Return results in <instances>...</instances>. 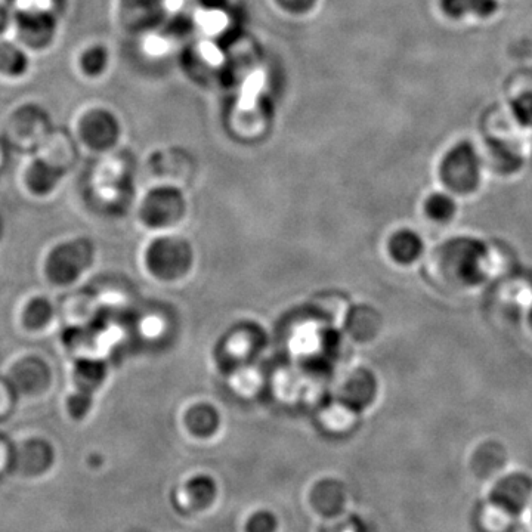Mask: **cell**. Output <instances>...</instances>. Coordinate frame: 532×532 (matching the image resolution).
<instances>
[{
    "mask_svg": "<svg viewBox=\"0 0 532 532\" xmlns=\"http://www.w3.org/2000/svg\"><path fill=\"white\" fill-rule=\"evenodd\" d=\"M97 259L94 241L88 237H68L46 247L39 262L40 277L58 292L77 289L91 274Z\"/></svg>",
    "mask_w": 532,
    "mask_h": 532,
    "instance_id": "obj_1",
    "label": "cell"
},
{
    "mask_svg": "<svg viewBox=\"0 0 532 532\" xmlns=\"http://www.w3.org/2000/svg\"><path fill=\"white\" fill-rule=\"evenodd\" d=\"M2 374L18 399L33 402L48 398L54 391L57 379L51 361L37 352L14 355Z\"/></svg>",
    "mask_w": 532,
    "mask_h": 532,
    "instance_id": "obj_2",
    "label": "cell"
},
{
    "mask_svg": "<svg viewBox=\"0 0 532 532\" xmlns=\"http://www.w3.org/2000/svg\"><path fill=\"white\" fill-rule=\"evenodd\" d=\"M193 252L187 241L176 237H159L148 244L144 265L157 280L173 281L190 271Z\"/></svg>",
    "mask_w": 532,
    "mask_h": 532,
    "instance_id": "obj_3",
    "label": "cell"
},
{
    "mask_svg": "<svg viewBox=\"0 0 532 532\" xmlns=\"http://www.w3.org/2000/svg\"><path fill=\"white\" fill-rule=\"evenodd\" d=\"M15 330L30 339H42L60 329L58 302L43 295L30 293L17 303L12 315Z\"/></svg>",
    "mask_w": 532,
    "mask_h": 532,
    "instance_id": "obj_4",
    "label": "cell"
},
{
    "mask_svg": "<svg viewBox=\"0 0 532 532\" xmlns=\"http://www.w3.org/2000/svg\"><path fill=\"white\" fill-rule=\"evenodd\" d=\"M485 261H487V247L475 238H457L445 246V266L457 280L467 286L484 280Z\"/></svg>",
    "mask_w": 532,
    "mask_h": 532,
    "instance_id": "obj_5",
    "label": "cell"
},
{
    "mask_svg": "<svg viewBox=\"0 0 532 532\" xmlns=\"http://www.w3.org/2000/svg\"><path fill=\"white\" fill-rule=\"evenodd\" d=\"M441 176L448 188L457 193L475 190L481 178V159L469 142H460L442 160Z\"/></svg>",
    "mask_w": 532,
    "mask_h": 532,
    "instance_id": "obj_6",
    "label": "cell"
},
{
    "mask_svg": "<svg viewBox=\"0 0 532 532\" xmlns=\"http://www.w3.org/2000/svg\"><path fill=\"white\" fill-rule=\"evenodd\" d=\"M185 200L181 191L172 187H159L148 191L139 204L138 215L142 224L151 230L172 227L182 218Z\"/></svg>",
    "mask_w": 532,
    "mask_h": 532,
    "instance_id": "obj_7",
    "label": "cell"
},
{
    "mask_svg": "<svg viewBox=\"0 0 532 532\" xmlns=\"http://www.w3.org/2000/svg\"><path fill=\"white\" fill-rule=\"evenodd\" d=\"M64 330L86 329L101 320L102 308L91 289H73L58 300Z\"/></svg>",
    "mask_w": 532,
    "mask_h": 532,
    "instance_id": "obj_8",
    "label": "cell"
},
{
    "mask_svg": "<svg viewBox=\"0 0 532 532\" xmlns=\"http://www.w3.org/2000/svg\"><path fill=\"white\" fill-rule=\"evenodd\" d=\"M119 138V122L107 111H91L80 120L79 141L92 153H107Z\"/></svg>",
    "mask_w": 532,
    "mask_h": 532,
    "instance_id": "obj_9",
    "label": "cell"
},
{
    "mask_svg": "<svg viewBox=\"0 0 532 532\" xmlns=\"http://www.w3.org/2000/svg\"><path fill=\"white\" fill-rule=\"evenodd\" d=\"M51 132L45 116L26 110L12 117L6 129V136L9 144L14 145L17 150L37 151Z\"/></svg>",
    "mask_w": 532,
    "mask_h": 532,
    "instance_id": "obj_10",
    "label": "cell"
},
{
    "mask_svg": "<svg viewBox=\"0 0 532 532\" xmlns=\"http://www.w3.org/2000/svg\"><path fill=\"white\" fill-rule=\"evenodd\" d=\"M64 176L66 175L46 166L39 159H34L21 170V193L36 203H45L57 196Z\"/></svg>",
    "mask_w": 532,
    "mask_h": 532,
    "instance_id": "obj_11",
    "label": "cell"
},
{
    "mask_svg": "<svg viewBox=\"0 0 532 532\" xmlns=\"http://www.w3.org/2000/svg\"><path fill=\"white\" fill-rule=\"evenodd\" d=\"M532 496V479L524 473H513L500 479L491 493V500L506 512L521 513Z\"/></svg>",
    "mask_w": 532,
    "mask_h": 532,
    "instance_id": "obj_12",
    "label": "cell"
},
{
    "mask_svg": "<svg viewBox=\"0 0 532 532\" xmlns=\"http://www.w3.org/2000/svg\"><path fill=\"white\" fill-rule=\"evenodd\" d=\"M36 159L57 172L67 175L68 170L76 165V142L67 133L52 131L36 151Z\"/></svg>",
    "mask_w": 532,
    "mask_h": 532,
    "instance_id": "obj_13",
    "label": "cell"
},
{
    "mask_svg": "<svg viewBox=\"0 0 532 532\" xmlns=\"http://www.w3.org/2000/svg\"><path fill=\"white\" fill-rule=\"evenodd\" d=\"M108 368L104 360H76L70 370L71 389L95 397L107 382Z\"/></svg>",
    "mask_w": 532,
    "mask_h": 532,
    "instance_id": "obj_14",
    "label": "cell"
},
{
    "mask_svg": "<svg viewBox=\"0 0 532 532\" xmlns=\"http://www.w3.org/2000/svg\"><path fill=\"white\" fill-rule=\"evenodd\" d=\"M311 503L317 512L332 516L342 510L346 503L345 487L340 482L326 479L318 482L311 491Z\"/></svg>",
    "mask_w": 532,
    "mask_h": 532,
    "instance_id": "obj_15",
    "label": "cell"
},
{
    "mask_svg": "<svg viewBox=\"0 0 532 532\" xmlns=\"http://www.w3.org/2000/svg\"><path fill=\"white\" fill-rule=\"evenodd\" d=\"M342 401L352 410H361L370 404L376 392V380L366 371L354 374L342 389Z\"/></svg>",
    "mask_w": 532,
    "mask_h": 532,
    "instance_id": "obj_16",
    "label": "cell"
},
{
    "mask_svg": "<svg viewBox=\"0 0 532 532\" xmlns=\"http://www.w3.org/2000/svg\"><path fill=\"white\" fill-rule=\"evenodd\" d=\"M20 29L30 45H45L54 32V21L48 12H26L20 20Z\"/></svg>",
    "mask_w": 532,
    "mask_h": 532,
    "instance_id": "obj_17",
    "label": "cell"
},
{
    "mask_svg": "<svg viewBox=\"0 0 532 532\" xmlns=\"http://www.w3.org/2000/svg\"><path fill=\"white\" fill-rule=\"evenodd\" d=\"M423 252V241L411 230L398 231L389 241V253L399 264H411Z\"/></svg>",
    "mask_w": 532,
    "mask_h": 532,
    "instance_id": "obj_18",
    "label": "cell"
},
{
    "mask_svg": "<svg viewBox=\"0 0 532 532\" xmlns=\"http://www.w3.org/2000/svg\"><path fill=\"white\" fill-rule=\"evenodd\" d=\"M445 14L453 18L476 15V17H490L499 8L497 0H442Z\"/></svg>",
    "mask_w": 532,
    "mask_h": 532,
    "instance_id": "obj_19",
    "label": "cell"
},
{
    "mask_svg": "<svg viewBox=\"0 0 532 532\" xmlns=\"http://www.w3.org/2000/svg\"><path fill=\"white\" fill-rule=\"evenodd\" d=\"M187 425L194 435H212L219 426L218 411L209 404L194 405L187 413Z\"/></svg>",
    "mask_w": 532,
    "mask_h": 532,
    "instance_id": "obj_20",
    "label": "cell"
},
{
    "mask_svg": "<svg viewBox=\"0 0 532 532\" xmlns=\"http://www.w3.org/2000/svg\"><path fill=\"white\" fill-rule=\"evenodd\" d=\"M425 209L435 221H447L456 212V203L447 194L436 193L426 200Z\"/></svg>",
    "mask_w": 532,
    "mask_h": 532,
    "instance_id": "obj_21",
    "label": "cell"
},
{
    "mask_svg": "<svg viewBox=\"0 0 532 532\" xmlns=\"http://www.w3.org/2000/svg\"><path fill=\"white\" fill-rule=\"evenodd\" d=\"M26 70V57L11 45H0V71L6 74H21Z\"/></svg>",
    "mask_w": 532,
    "mask_h": 532,
    "instance_id": "obj_22",
    "label": "cell"
},
{
    "mask_svg": "<svg viewBox=\"0 0 532 532\" xmlns=\"http://www.w3.org/2000/svg\"><path fill=\"white\" fill-rule=\"evenodd\" d=\"M187 490L188 496L191 497L194 503L204 506L215 497V482L207 478V476H197L193 481L188 482Z\"/></svg>",
    "mask_w": 532,
    "mask_h": 532,
    "instance_id": "obj_23",
    "label": "cell"
},
{
    "mask_svg": "<svg viewBox=\"0 0 532 532\" xmlns=\"http://www.w3.org/2000/svg\"><path fill=\"white\" fill-rule=\"evenodd\" d=\"M92 404H94V397H89V395L74 391V389H70V392H68L66 410L71 419H85L89 411H91Z\"/></svg>",
    "mask_w": 532,
    "mask_h": 532,
    "instance_id": "obj_24",
    "label": "cell"
},
{
    "mask_svg": "<svg viewBox=\"0 0 532 532\" xmlns=\"http://www.w3.org/2000/svg\"><path fill=\"white\" fill-rule=\"evenodd\" d=\"M17 395H15L14 389L9 385L8 380L5 379L3 374H0V420L6 419L11 416L14 411L15 405H17Z\"/></svg>",
    "mask_w": 532,
    "mask_h": 532,
    "instance_id": "obj_25",
    "label": "cell"
},
{
    "mask_svg": "<svg viewBox=\"0 0 532 532\" xmlns=\"http://www.w3.org/2000/svg\"><path fill=\"white\" fill-rule=\"evenodd\" d=\"M513 116L521 125L532 126V94H522L512 104Z\"/></svg>",
    "mask_w": 532,
    "mask_h": 532,
    "instance_id": "obj_26",
    "label": "cell"
},
{
    "mask_svg": "<svg viewBox=\"0 0 532 532\" xmlns=\"http://www.w3.org/2000/svg\"><path fill=\"white\" fill-rule=\"evenodd\" d=\"M275 528H277V519L266 510L255 513L247 524V532H275Z\"/></svg>",
    "mask_w": 532,
    "mask_h": 532,
    "instance_id": "obj_27",
    "label": "cell"
},
{
    "mask_svg": "<svg viewBox=\"0 0 532 532\" xmlns=\"http://www.w3.org/2000/svg\"><path fill=\"white\" fill-rule=\"evenodd\" d=\"M105 64H107V57L100 48L86 52L85 58L82 60V67L88 74H100L104 70Z\"/></svg>",
    "mask_w": 532,
    "mask_h": 532,
    "instance_id": "obj_28",
    "label": "cell"
},
{
    "mask_svg": "<svg viewBox=\"0 0 532 532\" xmlns=\"http://www.w3.org/2000/svg\"><path fill=\"white\" fill-rule=\"evenodd\" d=\"M287 9H292V11H305L306 8L314 3V0H280Z\"/></svg>",
    "mask_w": 532,
    "mask_h": 532,
    "instance_id": "obj_29",
    "label": "cell"
},
{
    "mask_svg": "<svg viewBox=\"0 0 532 532\" xmlns=\"http://www.w3.org/2000/svg\"><path fill=\"white\" fill-rule=\"evenodd\" d=\"M201 2L210 8H218V6L224 5L225 0H201Z\"/></svg>",
    "mask_w": 532,
    "mask_h": 532,
    "instance_id": "obj_30",
    "label": "cell"
},
{
    "mask_svg": "<svg viewBox=\"0 0 532 532\" xmlns=\"http://www.w3.org/2000/svg\"><path fill=\"white\" fill-rule=\"evenodd\" d=\"M3 163H5V148H3L2 142H0V169H2Z\"/></svg>",
    "mask_w": 532,
    "mask_h": 532,
    "instance_id": "obj_31",
    "label": "cell"
},
{
    "mask_svg": "<svg viewBox=\"0 0 532 532\" xmlns=\"http://www.w3.org/2000/svg\"><path fill=\"white\" fill-rule=\"evenodd\" d=\"M5 26V14H3L2 9H0V30Z\"/></svg>",
    "mask_w": 532,
    "mask_h": 532,
    "instance_id": "obj_32",
    "label": "cell"
},
{
    "mask_svg": "<svg viewBox=\"0 0 532 532\" xmlns=\"http://www.w3.org/2000/svg\"><path fill=\"white\" fill-rule=\"evenodd\" d=\"M0 238H2V219H0Z\"/></svg>",
    "mask_w": 532,
    "mask_h": 532,
    "instance_id": "obj_33",
    "label": "cell"
},
{
    "mask_svg": "<svg viewBox=\"0 0 532 532\" xmlns=\"http://www.w3.org/2000/svg\"><path fill=\"white\" fill-rule=\"evenodd\" d=\"M530 318H531V326H532V311H531V317Z\"/></svg>",
    "mask_w": 532,
    "mask_h": 532,
    "instance_id": "obj_34",
    "label": "cell"
}]
</instances>
